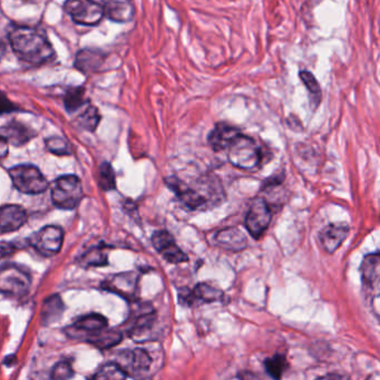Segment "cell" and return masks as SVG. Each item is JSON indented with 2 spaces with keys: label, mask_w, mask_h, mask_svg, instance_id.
Returning a JSON list of instances; mask_svg holds the SVG:
<instances>
[{
  "label": "cell",
  "mask_w": 380,
  "mask_h": 380,
  "mask_svg": "<svg viewBox=\"0 0 380 380\" xmlns=\"http://www.w3.org/2000/svg\"><path fill=\"white\" fill-rule=\"evenodd\" d=\"M27 222L26 210L17 204H7L0 208V235L15 232Z\"/></svg>",
  "instance_id": "2e32d148"
},
{
  "label": "cell",
  "mask_w": 380,
  "mask_h": 380,
  "mask_svg": "<svg viewBox=\"0 0 380 380\" xmlns=\"http://www.w3.org/2000/svg\"><path fill=\"white\" fill-rule=\"evenodd\" d=\"M104 52L96 48H84L76 55L75 68L81 73H94L101 68L105 61Z\"/></svg>",
  "instance_id": "ffe728a7"
},
{
  "label": "cell",
  "mask_w": 380,
  "mask_h": 380,
  "mask_svg": "<svg viewBox=\"0 0 380 380\" xmlns=\"http://www.w3.org/2000/svg\"><path fill=\"white\" fill-rule=\"evenodd\" d=\"M299 76L302 83L305 84L308 90L310 92L311 95L314 96L316 99H320L321 90H320V85L319 83L317 81L316 77H314L310 72H307V70H302V72H300Z\"/></svg>",
  "instance_id": "1f68e13d"
},
{
  "label": "cell",
  "mask_w": 380,
  "mask_h": 380,
  "mask_svg": "<svg viewBox=\"0 0 380 380\" xmlns=\"http://www.w3.org/2000/svg\"><path fill=\"white\" fill-rule=\"evenodd\" d=\"M99 121H101V115L95 106H88L85 108L84 112L77 117L76 123L79 125V128L83 130H86L88 132H94L96 128L99 126Z\"/></svg>",
  "instance_id": "4316f807"
},
{
  "label": "cell",
  "mask_w": 380,
  "mask_h": 380,
  "mask_svg": "<svg viewBox=\"0 0 380 380\" xmlns=\"http://www.w3.org/2000/svg\"><path fill=\"white\" fill-rule=\"evenodd\" d=\"M83 186L76 175H63L56 179L52 186V201L56 208L73 210L83 199Z\"/></svg>",
  "instance_id": "3957f363"
},
{
  "label": "cell",
  "mask_w": 380,
  "mask_h": 380,
  "mask_svg": "<svg viewBox=\"0 0 380 380\" xmlns=\"http://www.w3.org/2000/svg\"><path fill=\"white\" fill-rule=\"evenodd\" d=\"M7 52V46L6 44H5V41H3V39H0V61L5 57V55H6Z\"/></svg>",
  "instance_id": "8d00e7d4"
},
{
  "label": "cell",
  "mask_w": 380,
  "mask_h": 380,
  "mask_svg": "<svg viewBox=\"0 0 380 380\" xmlns=\"http://www.w3.org/2000/svg\"><path fill=\"white\" fill-rule=\"evenodd\" d=\"M272 220V211L267 201L262 198L256 199L250 206L246 217V228L253 239L261 238L267 231Z\"/></svg>",
  "instance_id": "ba28073f"
},
{
  "label": "cell",
  "mask_w": 380,
  "mask_h": 380,
  "mask_svg": "<svg viewBox=\"0 0 380 380\" xmlns=\"http://www.w3.org/2000/svg\"><path fill=\"white\" fill-rule=\"evenodd\" d=\"M223 297V292L220 289L203 282V283L195 286L193 290L184 289V290L180 291L179 300L182 306L194 307L200 303L222 301Z\"/></svg>",
  "instance_id": "9c48e42d"
},
{
  "label": "cell",
  "mask_w": 380,
  "mask_h": 380,
  "mask_svg": "<svg viewBox=\"0 0 380 380\" xmlns=\"http://www.w3.org/2000/svg\"><path fill=\"white\" fill-rule=\"evenodd\" d=\"M379 253L374 252L366 256L363 263H361V267H360L363 290L376 303H377L378 296H379Z\"/></svg>",
  "instance_id": "8fae6325"
},
{
  "label": "cell",
  "mask_w": 380,
  "mask_h": 380,
  "mask_svg": "<svg viewBox=\"0 0 380 380\" xmlns=\"http://www.w3.org/2000/svg\"><path fill=\"white\" fill-rule=\"evenodd\" d=\"M108 254L104 251V247H95L88 250L79 258L81 267H102L108 264Z\"/></svg>",
  "instance_id": "484cf974"
},
{
  "label": "cell",
  "mask_w": 380,
  "mask_h": 380,
  "mask_svg": "<svg viewBox=\"0 0 380 380\" xmlns=\"http://www.w3.org/2000/svg\"><path fill=\"white\" fill-rule=\"evenodd\" d=\"M32 277L23 268L7 264L0 269V292L9 297L21 298L30 291Z\"/></svg>",
  "instance_id": "5b68a950"
},
{
  "label": "cell",
  "mask_w": 380,
  "mask_h": 380,
  "mask_svg": "<svg viewBox=\"0 0 380 380\" xmlns=\"http://www.w3.org/2000/svg\"><path fill=\"white\" fill-rule=\"evenodd\" d=\"M264 367L268 374L274 379H280L288 367L287 359L283 354H274L264 361Z\"/></svg>",
  "instance_id": "f1b7e54d"
},
{
  "label": "cell",
  "mask_w": 380,
  "mask_h": 380,
  "mask_svg": "<svg viewBox=\"0 0 380 380\" xmlns=\"http://www.w3.org/2000/svg\"><path fill=\"white\" fill-rule=\"evenodd\" d=\"M64 302L59 294H54V296L47 298L41 308L43 325L50 326L54 322L59 321L61 314H64Z\"/></svg>",
  "instance_id": "603a6c76"
},
{
  "label": "cell",
  "mask_w": 380,
  "mask_h": 380,
  "mask_svg": "<svg viewBox=\"0 0 380 380\" xmlns=\"http://www.w3.org/2000/svg\"><path fill=\"white\" fill-rule=\"evenodd\" d=\"M241 133L239 128L228 123H218L208 137V143L213 151H224L229 148L234 137Z\"/></svg>",
  "instance_id": "ac0fdd59"
},
{
  "label": "cell",
  "mask_w": 380,
  "mask_h": 380,
  "mask_svg": "<svg viewBox=\"0 0 380 380\" xmlns=\"http://www.w3.org/2000/svg\"><path fill=\"white\" fill-rule=\"evenodd\" d=\"M0 134L6 139L7 142L12 146H25L30 139L36 137L35 132L27 128L21 123L10 122L0 128Z\"/></svg>",
  "instance_id": "44dd1931"
},
{
  "label": "cell",
  "mask_w": 380,
  "mask_h": 380,
  "mask_svg": "<svg viewBox=\"0 0 380 380\" xmlns=\"http://www.w3.org/2000/svg\"><path fill=\"white\" fill-rule=\"evenodd\" d=\"M135 15V8L130 0H108L104 6V16L117 23H128Z\"/></svg>",
  "instance_id": "7402d4cb"
},
{
  "label": "cell",
  "mask_w": 380,
  "mask_h": 380,
  "mask_svg": "<svg viewBox=\"0 0 380 380\" xmlns=\"http://www.w3.org/2000/svg\"><path fill=\"white\" fill-rule=\"evenodd\" d=\"M15 189L23 194H41L48 189V181L35 166H16L8 171Z\"/></svg>",
  "instance_id": "277c9868"
},
{
  "label": "cell",
  "mask_w": 380,
  "mask_h": 380,
  "mask_svg": "<svg viewBox=\"0 0 380 380\" xmlns=\"http://www.w3.org/2000/svg\"><path fill=\"white\" fill-rule=\"evenodd\" d=\"M99 183L104 191H110L117 186L115 172L110 163L104 162L99 168Z\"/></svg>",
  "instance_id": "f546056e"
},
{
  "label": "cell",
  "mask_w": 380,
  "mask_h": 380,
  "mask_svg": "<svg viewBox=\"0 0 380 380\" xmlns=\"http://www.w3.org/2000/svg\"><path fill=\"white\" fill-rule=\"evenodd\" d=\"M128 377V374L123 370L122 367L119 363H108L103 365L92 378L97 380H119L125 379Z\"/></svg>",
  "instance_id": "83f0119b"
},
{
  "label": "cell",
  "mask_w": 380,
  "mask_h": 380,
  "mask_svg": "<svg viewBox=\"0 0 380 380\" xmlns=\"http://www.w3.org/2000/svg\"><path fill=\"white\" fill-rule=\"evenodd\" d=\"M12 52L28 64H46L55 56L48 38L32 27H12L8 34Z\"/></svg>",
  "instance_id": "6da1fadb"
},
{
  "label": "cell",
  "mask_w": 380,
  "mask_h": 380,
  "mask_svg": "<svg viewBox=\"0 0 380 380\" xmlns=\"http://www.w3.org/2000/svg\"><path fill=\"white\" fill-rule=\"evenodd\" d=\"M214 241L219 247L228 250V251H232V252L242 251L248 246L246 235L241 230L237 229V228L221 230L214 235Z\"/></svg>",
  "instance_id": "d6986e66"
},
{
  "label": "cell",
  "mask_w": 380,
  "mask_h": 380,
  "mask_svg": "<svg viewBox=\"0 0 380 380\" xmlns=\"http://www.w3.org/2000/svg\"><path fill=\"white\" fill-rule=\"evenodd\" d=\"M46 148L50 153L56 154V155H70L73 153V148L70 146V143L63 137H52L45 141Z\"/></svg>",
  "instance_id": "4dcf8cb0"
},
{
  "label": "cell",
  "mask_w": 380,
  "mask_h": 380,
  "mask_svg": "<svg viewBox=\"0 0 380 380\" xmlns=\"http://www.w3.org/2000/svg\"><path fill=\"white\" fill-rule=\"evenodd\" d=\"M108 321L104 316L99 314H90L81 317L73 325L66 329V334L70 338H81L86 337V339L90 336L97 334L103 329L108 328Z\"/></svg>",
  "instance_id": "5bb4252c"
},
{
  "label": "cell",
  "mask_w": 380,
  "mask_h": 380,
  "mask_svg": "<svg viewBox=\"0 0 380 380\" xmlns=\"http://www.w3.org/2000/svg\"><path fill=\"white\" fill-rule=\"evenodd\" d=\"M227 150L230 163L241 170L254 171L261 164V150L256 141L242 133L234 137Z\"/></svg>",
  "instance_id": "7a4b0ae2"
},
{
  "label": "cell",
  "mask_w": 380,
  "mask_h": 380,
  "mask_svg": "<svg viewBox=\"0 0 380 380\" xmlns=\"http://www.w3.org/2000/svg\"><path fill=\"white\" fill-rule=\"evenodd\" d=\"M88 103L85 99L84 88H73L66 90L64 95V105L68 113H75Z\"/></svg>",
  "instance_id": "d4e9b609"
},
{
  "label": "cell",
  "mask_w": 380,
  "mask_h": 380,
  "mask_svg": "<svg viewBox=\"0 0 380 380\" xmlns=\"http://www.w3.org/2000/svg\"><path fill=\"white\" fill-rule=\"evenodd\" d=\"M16 110H18V106H16L3 92H0V115L12 113Z\"/></svg>",
  "instance_id": "836d02e7"
},
{
  "label": "cell",
  "mask_w": 380,
  "mask_h": 380,
  "mask_svg": "<svg viewBox=\"0 0 380 380\" xmlns=\"http://www.w3.org/2000/svg\"><path fill=\"white\" fill-rule=\"evenodd\" d=\"M8 142L0 134V161L3 160L8 155Z\"/></svg>",
  "instance_id": "d590c367"
},
{
  "label": "cell",
  "mask_w": 380,
  "mask_h": 380,
  "mask_svg": "<svg viewBox=\"0 0 380 380\" xmlns=\"http://www.w3.org/2000/svg\"><path fill=\"white\" fill-rule=\"evenodd\" d=\"M154 249L170 263L177 264L189 260L186 253L177 246L174 238L168 231H157L152 237Z\"/></svg>",
  "instance_id": "7c38bea8"
},
{
  "label": "cell",
  "mask_w": 380,
  "mask_h": 380,
  "mask_svg": "<svg viewBox=\"0 0 380 380\" xmlns=\"http://www.w3.org/2000/svg\"><path fill=\"white\" fill-rule=\"evenodd\" d=\"M122 339L123 336L119 331L105 328L97 334L90 336L86 339V341L95 346L97 348L108 349L121 343Z\"/></svg>",
  "instance_id": "cb8c5ba5"
},
{
  "label": "cell",
  "mask_w": 380,
  "mask_h": 380,
  "mask_svg": "<svg viewBox=\"0 0 380 380\" xmlns=\"http://www.w3.org/2000/svg\"><path fill=\"white\" fill-rule=\"evenodd\" d=\"M74 370L73 367L70 363L67 361H61L52 369V374L50 377L52 379H70L73 378Z\"/></svg>",
  "instance_id": "d6a6232c"
},
{
  "label": "cell",
  "mask_w": 380,
  "mask_h": 380,
  "mask_svg": "<svg viewBox=\"0 0 380 380\" xmlns=\"http://www.w3.org/2000/svg\"><path fill=\"white\" fill-rule=\"evenodd\" d=\"M64 10L76 23L95 26L104 17V7L94 0H66Z\"/></svg>",
  "instance_id": "8992f818"
},
{
  "label": "cell",
  "mask_w": 380,
  "mask_h": 380,
  "mask_svg": "<svg viewBox=\"0 0 380 380\" xmlns=\"http://www.w3.org/2000/svg\"><path fill=\"white\" fill-rule=\"evenodd\" d=\"M16 246L14 244L6 243V242H0V258L9 256L15 252Z\"/></svg>",
  "instance_id": "e575fe53"
},
{
  "label": "cell",
  "mask_w": 380,
  "mask_h": 380,
  "mask_svg": "<svg viewBox=\"0 0 380 380\" xmlns=\"http://www.w3.org/2000/svg\"><path fill=\"white\" fill-rule=\"evenodd\" d=\"M349 234V227L345 223L329 224L319 233V241L326 252H336Z\"/></svg>",
  "instance_id": "e0dca14e"
},
{
  "label": "cell",
  "mask_w": 380,
  "mask_h": 380,
  "mask_svg": "<svg viewBox=\"0 0 380 380\" xmlns=\"http://www.w3.org/2000/svg\"><path fill=\"white\" fill-rule=\"evenodd\" d=\"M137 280L139 278L134 272L119 273L108 278L103 283V287L125 299L134 300L137 296Z\"/></svg>",
  "instance_id": "9a60e30c"
},
{
  "label": "cell",
  "mask_w": 380,
  "mask_h": 380,
  "mask_svg": "<svg viewBox=\"0 0 380 380\" xmlns=\"http://www.w3.org/2000/svg\"><path fill=\"white\" fill-rule=\"evenodd\" d=\"M166 182L168 188L174 192L179 200L188 209L192 210V211L206 209V202L193 186H188L186 183L183 182L177 177H168Z\"/></svg>",
  "instance_id": "4fadbf2b"
},
{
  "label": "cell",
  "mask_w": 380,
  "mask_h": 380,
  "mask_svg": "<svg viewBox=\"0 0 380 380\" xmlns=\"http://www.w3.org/2000/svg\"><path fill=\"white\" fill-rule=\"evenodd\" d=\"M152 363L153 360L148 351L141 348L121 351L117 359V363L122 367L128 377L148 372L151 368Z\"/></svg>",
  "instance_id": "30bf717a"
},
{
  "label": "cell",
  "mask_w": 380,
  "mask_h": 380,
  "mask_svg": "<svg viewBox=\"0 0 380 380\" xmlns=\"http://www.w3.org/2000/svg\"><path fill=\"white\" fill-rule=\"evenodd\" d=\"M30 246L44 257L56 256L64 242V231L57 226H47L28 239Z\"/></svg>",
  "instance_id": "52a82bcc"
}]
</instances>
